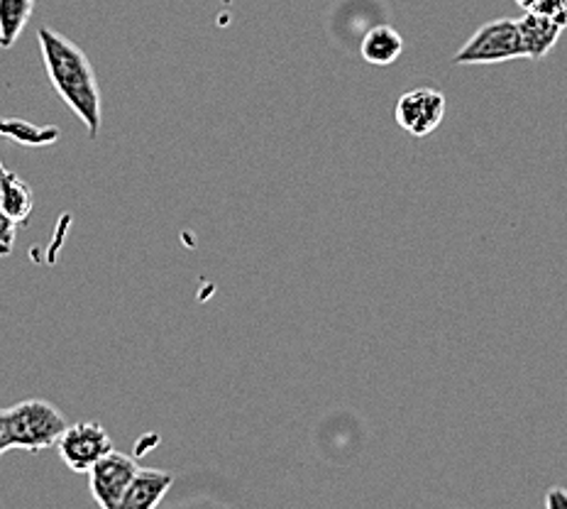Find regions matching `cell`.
Wrapping results in <instances>:
<instances>
[{
  "instance_id": "1",
  "label": "cell",
  "mask_w": 567,
  "mask_h": 509,
  "mask_svg": "<svg viewBox=\"0 0 567 509\" xmlns=\"http://www.w3.org/2000/svg\"><path fill=\"white\" fill-rule=\"evenodd\" d=\"M38 38L47 77H50L56 96L81 118L91 138H99L103 115L101 89L91 59L81 47L50 28H42Z\"/></svg>"
},
{
  "instance_id": "2",
  "label": "cell",
  "mask_w": 567,
  "mask_h": 509,
  "mask_svg": "<svg viewBox=\"0 0 567 509\" xmlns=\"http://www.w3.org/2000/svg\"><path fill=\"white\" fill-rule=\"evenodd\" d=\"M10 448L20 451L40 454L47 448H54L66 431V419L52 401L44 399H25L20 405L6 409Z\"/></svg>"
},
{
  "instance_id": "3",
  "label": "cell",
  "mask_w": 567,
  "mask_h": 509,
  "mask_svg": "<svg viewBox=\"0 0 567 509\" xmlns=\"http://www.w3.org/2000/svg\"><path fill=\"white\" fill-rule=\"evenodd\" d=\"M526 57L518 22L512 18H499L484 26L460 47L455 64H499Z\"/></svg>"
},
{
  "instance_id": "4",
  "label": "cell",
  "mask_w": 567,
  "mask_h": 509,
  "mask_svg": "<svg viewBox=\"0 0 567 509\" xmlns=\"http://www.w3.org/2000/svg\"><path fill=\"white\" fill-rule=\"evenodd\" d=\"M56 454L71 472H91V468L115 451L109 431L96 421H79L66 426L62 439L56 441Z\"/></svg>"
},
{
  "instance_id": "5",
  "label": "cell",
  "mask_w": 567,
  "mask_h": 509,
  "mask_svg": "<svg viewBox=\"0 0 567 509\" xmlns=\"http://www.w3.org/2000/svg\"><path fill=\"white\" fill-rule=\"evenodd\" d=\"M447 111L445 93L439 89H413L396 101L394 118L401 130L413 138H429L443 123Z\"/></svg>"
},
{
  "instance_id": "6",
  "label": "cell",
  "mask_w": 567,
  "mask_h": 509,
  "mask_svg": "<svg viewBox=\"0 0 567 509\" xmlns=\"http://www.w3.org/2000/svg\"><path fill=\"white\" fill-rule=\"evenodd\" d=\"M137 460L133 456H125L121 451H111L103 460L89 472V490L93 502L101 509H115L117 502L123 500L130 482L137 476Z\"/></svg>"
},
{
  "instance_id": "7",
  "label": "cell",
  "mask_w": 567,
  "mask_h": 509,
  "mask_svg": "<svg viewBox=\"0 0 567 509\" xmlns=\"http://www.w3.org/2000/svg\"><path fill=\"white\" fill-rule=\"evenodd\" d=\"M174 476L159 468H140L115 509H157L172 490Z\"/></svg>"
},
{
  "instance_id": "8",
  "label": "cell",
  "mask_w": 567,
  "mask_h": 509,
  "mask_svg": "<svg viewBox=\"0 0 567 509\" xmlns=\"http://www.w3.org/2000/svg\"><path fill=\"white\" fill-rule=\"evenodd\" d=\"M516 22H518V32H522L526 57L534 59V62L546 57L553 47L558 44L560 34L565 30L563 26H558V22L550 20L548 16H540V13H526Z\"/></svg>"
},
{
  "instance_id": "9",
  "label": "cell",
  "mask_w": 567,
  "mask_h": 509,
  "mask_svg": "<svg viewBox=\"0 0 567 509\" xmlns=\"http://www.w3.org/2000/svg\"><path fill=\"white\" fill-rule=\"evenodd\" d=\"M0 204L18 226H25L34 208L32 186L0 162Z\"/></svg>"
},
{
  "instance_id": "10",
  "label": "cell",
  "mask_w": 567,
  "mask_h": 509,
  "mask_svg": "<svg viewBox=\"0 0 567 509\" xmlns=\"http://www.w3.org/2000/svg\"><path fill=\"white\" fill-rule=\"evenodd\" d=\"M404 52V38L392 26H374L364 32L360 54L372 67H389Z\"/></svg>"
},
{
  "instance_id": "11",
  "label": "cell",
  "mask_w": 567,
  "mask_h": 509,
  "mask_svg": "<svg viewBox=\"0 0 567 509\" xmlns=\"http://www.w3.org/2000/svg\"><path fill=\"white\" fill-rule=\"evenodd\" d=\"M34 0H0V50H10L32 18Z\"/></svg>"
},
{
  "instance_id": "12",
  "label": "cell",
  "mask_w": 567,
  "mask_h": 509,
  "mask_svg": "<svg viewBox=\"0 0 567 509\" xmlns=\"http://www.w3.org/2000/svg\"><path fill=\"white\" fill-rule=\"evenodd\" d=\"M0 135L25 147H44L59 140V128L34 125L30 121H22V118H0Z\"/></svg>"
},
{
  "instance_id": "13",
  "label": "cell",
  "mask_w": 567,
  "mask_h": 509,
  "mask_svg": "<svg viewBox=\"0 0 567 509\" xmlns=\"http://www.w3.org/2000/svg\"><path fill=\"white\" fill-rule=\"evenodd\" d=\"M526 13H540L548 16L558 26L567 28V0H516Z\"/></svg>"
},
{
  "instance_id": "14",
  "label": "cell",
  "mask_w": 567,
  "mask_h": 509,
  "mask_svg": "<svg viewBox=\"0 0 567 509\" xmlns=\"http://www.w3.org/2000/svg\"><path fill=\"white\" fill-rule=\"evenodd\" d=\"M16 233H18V223L8 216L3 204H0V257L13 253Z\"/></svg>"
},
{
  "instance_id": "15",
  "label": "cell",
  "mask_w": 567,
  "mask_h": 509,
  "mask_svg": "<svg viewBox=\"0 0 567 509\" xmlns=\"http://www.w3.org/2000/svg\"><path fill=\"white\" fill-rule=\"evenodd\" d=\"M546 509H567V490L550 488L546 492Z\"/></svg>"
},
{
  "instance_id": "16",
  "label": "cell",
  "mask_w": 567,
  "mask_h": 509,
  "mask_svg": "<svg viewBox=\"0 0 567 509\" xmlns=\"http://www.w3.org/2000/svg\"><path fill=\"white\" fill-rule=\"evenodd\" d=\"M13 451L10 448V436H8V419H6V409H0V456Z\"/></svg>"
}]
</instances>
